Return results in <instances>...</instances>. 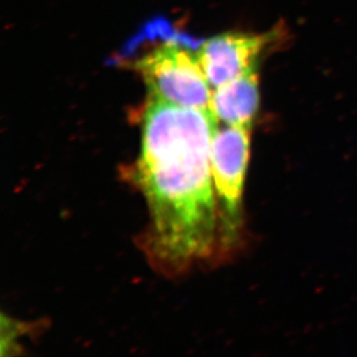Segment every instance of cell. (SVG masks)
Listing matches in <instances>:
<instances>
[{"instance_id": "6da1fadb", "label": "cell", "mask_w": 357, "mask_h": 357, "mask_svg": "<svg viewBox=\"0 0 357 357\" xmlns=\"http://www.w3.org/2000/svg\"><path fill=\"white\" fill-rule=\"evenodd\" d=\"M219 126L211 109L152 96L142 114L135 182L149 206L146 248L167 272H182L214 249L219 209L211 147Z\"/></svg>"}, {"instance_id": "7a4b0ae2", "label": "cell", "mask_w": 357, "mask_h": 357, "mask_svg": "<svg viewBox=\"0 0 357 357\" xmlns=\"http://www.w3.org/2000/svg\"><path fill=\"white\" fill-rule=\"evenodd\" d=\"M149 96L186 108L211 109L213 88L198 54L185 45L167 42L135 61Z\"/></svg>"}, {"instance_id": "3957f363", "label": "cell", "mask_w": 357, "mask_h": 357, "mask_svg": "<svg viewBox=\"0 0 357 357\" xmlns=\"http://www.w3.org/2000/svg\"><path fill=\"white\" fill-rule=\"evenodd\" d=\"M251 128L230 126L216 130L211 147V165L227 238L238 229L243 191L249 165Z\"/></svg>"}, {"instance_id": "277c9868", "label": "cell", "mask_w": 357, "mask_h": 357, "mask_svg": "<svg viewBox=\"0 0 357 357\" xmlns=\"http://www.w3.org/2000/svg\"><path fill=\"white\" fill-rule=\"evenodd\" d=\"M282 26L263 34H222L209 38L197 50L199 61L213 89L229 82L253 68L261 58L286 42Z\"/></svg>"}, {"instance_id": "5b68a950", "label": "cell", "mask_w": 357, "mask_h": 357, "mask_svg": "<svg viewBox=\"0 0 357 357\" xmlns=\"http://www.w3.org/2000/svg\"><path fill=\"white\" fill-rule=\"evenodd\" d=\"M259 105L258 68L213 89L211 110L223 125L251 128Z\"/></svg>"}]
</instances>
